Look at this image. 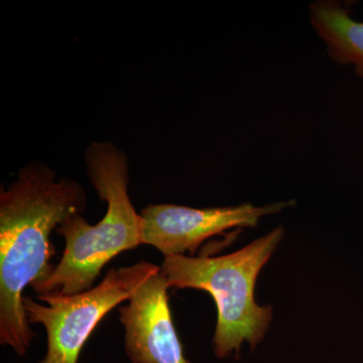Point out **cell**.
<instances>
[{
	"mask_svg": "<svg viewBox=\"0 0 363 363\" xmlns=\"http://www.w3.org/2000/svg\"><path fill=\"white\" fill-rule=\"evenodd\" d=\"M86 203L77 181L57 178L40 161L21 168L0 191V343L18 355L26 354L35 336L23 291L51 274L55 250L50 236L72 215L82 214Z\"/></svg>",
	"mask_w": 363,
	"mask_h": 363,
	"instance_id": "obj_1",
	"label": "cell"
},
{
	"mask_svg": "<svg viewBox=\"0 0 363 363\" xmlns=\"http://www.w3.org/2000/svg\"><path fill=\"white\" fill-rule=\"evenodd\" d=\"M84 161L91 184L106 202V213L94 225L82 214L72 215L57 228L65 250L51 274L30 286L38 296L90 290L112 259L142 245V217L128 195V155L111 142H93L85 150Z\"/></svg>",
	"mask_w": 363,
	"mask_h": 363,
	"instance_id": "obj_2",
	"label": "cell"
},
{
	"mask_svg": "<svg viewBox=\"0 0 363 363\" xmlns=\"http://www.w3.org/2000/svg\"><path fill=\"white\" fill-rule=\"evenodd\" d=\"M283 236V227H278L230 255L164 257L161 274L169 289L203 290L214 298L218 311L213 339L217 357L240 352L243 341L255 350L266 335L272 308L255 302V283Z\"/></svg>",
	"mask_w": 363,
	"mask_h": 363,
	"instance_id": "obj_3",
	"label": "cell"
},
{
	"mask_svg": "<svg viewBox=\"0 0 363 363\" xmlns=\"http://www.w3.org/2000/svg\"><path fill=\"white\" fill-rule=\"evenodd\" d=\"M160 267L142 262L133 266L111 269L104 279L85 292L23 297L30 324H40L47 332L48 350L40 363H78L88 338L117 305L128 301L133 290Z\"/></svg>",
	"mask_w": 363,
	"mask_h": 363,
	"instance_id": "obj_4",
	"label": "cell"
},
{
	"mask_svg": "<svg viewBox=\"0 0 363 363\" xmlns=\"http://www.w3.org/2000/svg\"><path fill=\"white\" fill-rule=\"evenodd\" d=\"M295 205L294 201L255 206L250 203L238 206L195 209L174 204H150L143 210L142 245H150L164 257L194 255L198 247L212 236L231 228L255 227L266 215L279 213Z\"/></svg>",
	"mask_w": 363,
	"mask_h": 363,
	"instance_id": "obj_5",
	"label": "cell"
},
{
	"mask_svg": "<svg viewBox=\"0 0 363 363\" xmlns=\"http://www.w3.org/2000/svg\"><path fill=\"white\" fill-rule=\"evenodd\" d=\"M169 289L160 267L136 286L128 305L119 308L124 347L133 363H191L172 318Z\"/></svg>",
	"mask_w": 363,
	"mask_h": 363,
	"instance_id": "obj_6",
	"label": "cell"
},
{
	"mask_svg": "<svg viewBox=\"0 0 363 363\" xmlns=\"http://www.w3.org/2000/svg\"><path fill=\"white\" fill-rule=\"evenodd\" d=\"M310 21L326 44L329 57L341 65L353 64L363 78V23L351 18L350 11L332 0L313 2Z\"/></svg>",
	"mask_w": 363,
	"mask_h": 363,
	"instance_id": "obj_7",
	"label": "cell"
}]
</instances>
